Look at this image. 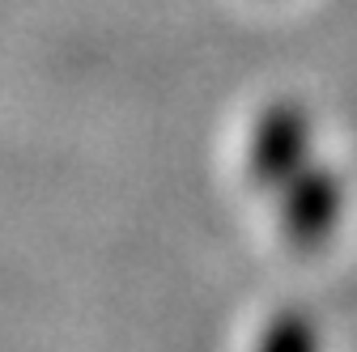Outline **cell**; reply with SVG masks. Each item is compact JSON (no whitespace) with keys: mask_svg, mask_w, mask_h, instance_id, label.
Listing matches in <instances>:
<instances>
[{"mask_svg":"<svg viewBox=\"0 0 357 352\" xmlns=\"http://www.w3.org/2000/svg\"><path fill=\"white\" fill-rule=\"evenodd\" d=\"M310 157V119L294 102H273L251 127L247 170L255 187H285Z\"/></svg>","mask_w":357,"mask_h":352,"instance_id":"1","label":"cell"},{"mask_svg":"<svg viewBox=\"0 0 357 352\" xmlns=\"http://www.w3.org/2000/svg\"><path fill=\"white\" fill-rule=\"evenodd\" d=\"M344 187L332 170L302 166L281 187V234L294 250H319L340 225Z\"/></svg>","mask_w":357,"mask_h":352,"instance_id":"2","label":"cell"},{"mask_svg":"<svg viewBox=\"0 0 357 352\" xmlns=\"http://www.w3.org/2000/svg\"><path fill=\"white\" fill-rule=\"evenodd\" d=\"M255 352H319V327L306 310H281L264 327Z\"/></svg>","mask_w":357,"mask_h":352,"instance_id":"3","label":"cell"}]
</instances>
